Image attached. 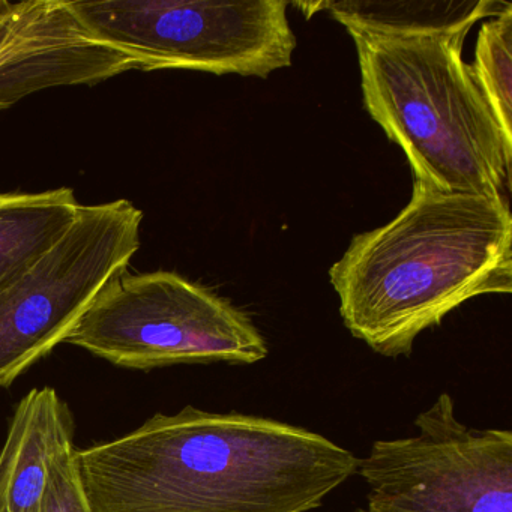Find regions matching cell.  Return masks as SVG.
Segmentation results:
<instances>
[{
  "instance_id": "6da1fadb",
  "label": "cell",
  "mask_w": 512,
  "mask_h": 512,
  "mask_svg": "<svg viewBox=\"0 0 512 512\" xmlns=\"http://www.w3.org/2000/svg\"><path fill=\"white\" fill-rule=\"evenodd\" d=\"M76 457L92 512H308L359 461L307 428L193 406Z\"/></svg>"
},
{
  "instance_id": "7a4b0ae2",
  "label": "cell",
  "mask_w": 512,
  "mask_h": 512,
  "mask_svg": "<svg viewBox=\"0 0 512 512\" xmlns=\"http://www.w3.org/2000/svg\"><path fill=\"white\" fill-rule=\"evenodd\" d=\"M329 280L353 337L379 355L409 356L422 332L464 302L512 292L508 200L413 182L406 208L355 236Z\"/></svg>"
},
{
  "instance_id": "3957f363",
  "label": "cell",
  "mask_w": 512,
  "mask_h": 512,
  "mask_svg": "<svg viewBox=\"0 0 512 512\" xmlns=\"http://www.w3.org/2000/svg\"><path fill=\"white\" fill-rule=\"evenodd\" d=\"M350 37L365 109L403 149L415 182L443 193L503 196L512 145L463 61L466 35Z\"/></svg>"
},
{
  "instance_id": "277c9868",
  "label": "cell",
  "mask_w": 512,
  "mask_h": 512,
  "mask_svg": "<svg viewBox=\"0 0 512 512\" xmlns=\"http://www.w3.org/2000/svg\"><path fill=\"white\" fill-rule=\"evenodd\" d=\"M67 343L118 367L256 364L268 344L247 314L172 271L113 278Z\"/></svg>"
},
{
  "instance_id": "5b68a950",
  "label": "cell",
  "mask_w": 512,
  "mask_h": 512,
  "mask_svg": "<svg viewBox=\"0 0 512 512\" xmlns=\"http://www.w3.org/2000/svg\"><path fill=\"white\" fill-rule=\"evenodd\" d=\"M83 25L142 71L271 76L292 65L284 0H71Z\"/></svg>"
},
{
  "instance_id": "8992f818",
  "label": "cell",
  "mask_w": 512,
  "mask_h": 512,
  "mask_svg": "<svg viewBox=\"0 0 512 512\" xmlns=\"http://www.w3.org/2000/svg\"><path fill=\"white\" fill-rule=\"evenodd\" d=\"M143 212L127 199L82 205L64 236L0 290V388L67 343L140 248Z\"/></svg>"
},
{
  "instance_id": "52a82bcc",
  "label": "cell",
  "mask_w": 512,
  "mask_h": 512,
  "mask_svg": "<svg viewBox=\"0 0 512 512\" xmlns=\"http://www.w3.org/2000/svg\"><path fill=\"white\" fill-rule=\"evenodd\" d=\"M415 425V436L377 440L359 458L370 491L356 512H512L511 430L467 427L449 394Z\"/></svg>"
},
{
  "instance_id": "ba28073f",
  "label": "cell",
  "mask_w": 512,
  "mask_h": 512,
  "mask_svg": "<svg viewBox=\"0 0 512 512\" xmlns=\"http://www.w3.org/2000/svg\"><path fill=\"white\" fill-rule=\"evenodd\" d=\"M74 446V421L53 388L22 398L0 451V512H40L53 461Z\"/></svg>"
},
{
  "instance_id": "9c48e42d",
  "label": "cell",
  "mask_w": 512,
  "mask_h": 512,
  "mask_svg": "<svg viewBox=\"0 0 512 512\" xmlns=\"http://www.w3.org/2000/svg\"><path fill=\"white\" fill-rule=\"evenodd\" d=\"M310 19L328 11L350 35L431 37L469 34L481 20L493 19L512 7L499 0H436V2H314L298 4Z\"/></svg>"
},
{
  "instance_id": "30bf717a",
  "label": "cell",
  "mask_w": 512,
  "mask_h": 512,
  "mask_svg": "<svg viewBox=\"0 0 512 512\" xmlns=\"http://www.w3.org/2000/svg\"><path fill=\"white\" fill-rule=\"evenodd\" d=\"M82 203L71 188L0 193V290L40 260L70 229Z\"/></svg>"
},
{
  "instance_id": "8fae6325",
  "label": "cell",
  "mask_w": 512,
  "mask_h": 512,
  "mask_svg": "<svg viewBox=\"0 0 512 512\" xmlns=\"http://www.w3.org/2000/svg\"><path fill=\"white\" fill-rule=\"evenodd\" d=\"M469 67L506 142L512 145V7L481 26Z\"/></svg>"
},
{
  "instance_id": "7c38bea8",
  "label": "cell",
  "mask_w": 512,
  "mask_h": 512,
  "mask_svg": "<svg viewBox=\"0 0 512 512\" xmlns=\"http://www.w3.org/2000/svg\"><path fill=\"white\" fill-rule=\"evenodd\" d=\"M76 452V446H70L53 461L49 488L40 512H92L83 490Z\"/></svg>"
},
{
  "instance_id": "4fadbf2b",
  "label": "cell",
  "mask_w": 512,
  "mask_h": 512,
  "mask_svg": "<svg viewBox=\"0 0 512 512\" xmlns=\"http://www.w3.org/2000/svg\"><path fill=\"white\" fill-rule=\"evenodd\" d=\"M0 4H2V2H0Z\"/></svg>"
}]
</instances>
